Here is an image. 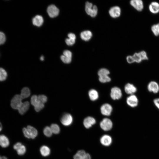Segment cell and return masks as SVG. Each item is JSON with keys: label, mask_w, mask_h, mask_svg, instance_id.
Wrapping results in <instances>:
<instances>
[{"label": "cell", "mask_w": 159, "mask_h": 159, "mask_svg": "<svg viewBox=\"0 0 159 159\" xmlns=\"http://www.w3.org/2000/svg\"><path fill=\"white\" fill-rule=\"evenodd\" d=\"M30 95L29 89L27 87H24L21 90L20 95L22 99L29 97Z\"/></svg>", "instance_id": "28"}, {"label": "cell", "mask_w": 159, "mask_h": 159, "mask_svg": "<svg viewBox=\"0 0 159 159\" xmlns=\"http://www.w3.org/2000/svg\"><path fill=\"white\" fill-rule=\"evenodd\" d=\"M44 104L41 103L34 107L35 110L37 112H38L42 109L44 107Z\"/></svg>", "instance_id": "37"}, {"label": "cell", "mask_w": 159, "mask_h": 159, "mask_svg": "<svg viewBox=\"0 0 159 159\" xmlns=\"http://www.w3.org/2000/svg\"><path fill=\"white\" fill-rule=\"evenodd\" d=\"M109 12L110 15L112 17L115 18L119 17L120 15L121 9L118 6H114L110 9Z\"/></svg>", "instance_id": "18"}, {"label": "cell", "mask_w": 159, "mask_h": 159, "mask_svg": "<svg viewBox=\"0 0 159 159\" xmlns=\"http://www.w3.org/2000/svg\"><path fill=\"white\" fill-rule=\"evenodd\" d=\"M10 144L8 138L4 135H0V146L3 148L8 147Z\"/></svg>", "instance_id": "22"}, {"label": "cell", "mask_w": 159, "mask_h": 159, "mask_svg": "<svg viewBox=\"0 0 159 159\" xmlns=\"http://www.w3.org/2000/svg\"><path fill=\"white\" fill-rule=\"evenodd\" d=\"M60 58L64 63H69L72 61V53L69 50H65L63 52V55L61 56Z\"/></svg>", "instance_id": "13"}, {"label": "cell", "mask_w": 159, "mask_h": 159, "mask_svg": "<svg viewBox=\"0 0 159 159\" xmlns=\"http://www.w3.org/2000/svg\"><path fill=\"white\" fill-rule=\"evenodd\" d=\"M66 44L69 46H72L73 45L75 42V39L71 38H67L65 40Z\"/></svg>", "instance_id": "36"}, {"label": "cell", "mask_w": 159, "mask_h": 159, "mask_svg": "<svg viewBox=\"0 0 159 159\" xmlns=\"http://www.w3.org/2000/svg\"><path fill=\"white\" fill-rule=\"evenodd\" d=\"M0 159H8V158L5 156H0Z\"/></svg>", "instance_id": "40"}, {"label": "cell", "mask_w": 159, "mask_h": 159, "mask_svg": "<svg viewBox=\"0 0 159 159\" xmlns=\"http://www.w3.org/2000/svg\"><path fill=\"white\" fill-rule=\"evenodd\" d=\"M68 37L69 38H71L73 39H75L76 36L73 33H70L68 35Z\"/></svg>", "instance_id": "39"}, {"label": "cell", "mask_w": 159, "mask_h": 159, "mask_svg": "<svg viewBox=\"0 0 159 159\" xmlns=\"http://www.w3.org/2000/svg\"><path fill=\"white\" fill-rule=\"evenodd\" d=\"M85 10L88 15L92 17L95 16L98 11L97 6L95 5H93L91 3L88 1L86 2Z\"/></svg>", "instance_id": "4"}, {"label": "cell", "mask_w": 159, "mask_h": 159, "mask_svg": "<svg viewBox=\"0 0 159 159\" xmlns=\"http://www.w3.org/2000/svg\"><path fill=\"white\" fill-rule=\"evenodd\" d=\"M44 20L42 16L37 15L35 16L32 19L33 24L38 26H41L43 24Z\"/></svg>", "instance_id": "25"}, {"label": "cell", "mask_w": 159, "mask_h": 159, "mask_svg": "<svg viewBox=\"0 0 159 159\" xmlns=\"http://www.w3.org/2000/svg\"><path fill=\"white\" fill-rule=\"evenodd\" d=\"M110 95L111 98L113 100H118L122 96L121 90L117 87H114L111 89Z\"/></svg>", "instance_id": "9"}, {"label": "cell", "mask_w": 159, "mask_h": 159, "mask_svg": "<svg viewBox=\"0 0 159 159\" xmlns=\"http://www.w3.org/2000/svg\"><path fill=\"white\" fill-rule=\"evenodd\" d=\"M112 123L109 119L104 118L100 123L101 128L104 130L107 131L111 130L112 127Z\"/></svg>", "instance_id": "7"}, {"label": "cell", "mask_w": 159, "mask_h": 159, "mask_svg": "<svg viewBox=\"0 0 159 159\" xmlns=\"http://www.w3.org/2000/svg\"><path fill=\"white\" fill-rule=\"evenodd\" d=\"M44 134L47 137H50L52 135V132L50 127H46L43 130Z\"/></svg>", "instance_id": "33"}, {"label": "cell", "mask_w": 159, "mask_h": 159, "mask_svg": "<svg viewBox=\"0 0 159 159\" xmlns=\"http://www.w3.org/2000/svg\"><path fill=\"white\" fill-rule=\"evenodd\" d=\"M22 131L25 137L29 139H34L38 135L37 130L30 125H28L26 127H24Z\"/></svg>", "instance_id": "2"}, {"label": "cell", "mask_w": 159, "mask_h": 159, "mask_svg": "<svg viewBox=\"0 0 159 159\" xmlns=\"http://www.w3.org/2000/svg\"><path fill=\"white\" fill-rule=\"evenodd\" d=\"M89 97L92 101H94L97 100L99 97L98 92L95 90L92 89L89 90L88 92Z\"/></svg>", "instance_id": "26"}, {"label": "cell", "mask_w": 159, "mask_h": 159, "mask_svg": "<svg viewBox=\"0 0 159 159\" xmlns=\"http://www.w3.org/2000/svg\"><path fill=\"white\" fill-rule=\"evenodd\" d=\"M7 76L6 71L4 69L0 68V81H2L6 80Z\"/></svg>", "instance_id": "31"}, {"label": "cell", "mask_w": 159, "mask_h": 159, "mask_svg": "<svg viewBox=\"0 0 159 159\" xmlns=\"http://www.w3.org/2000/svg\"><path fill=\"white\" fill-rule=\"evenodd\" d=\"M100 142L104 146H109L112 143V138L109 135H105L101 138Z\"/></svg>", "instance_id": "20"}, {"label": "cell", "mask_w": 159, "mask_h": 159, "mask_svg": "<svg viewBox=\"0 0 159 159\" xmlns=\"http://www.w3.org/2000/svg\"><path fill=\"white\" fill-rule=\"evenodd\" d=\"M22 100L20 95H15L11 101V106L12 108L15 110H18L23 102Z\"/></svg>", "instance_id": "5"}, {"label": "cell", "mask_w": 159, "mask_h": 159, "mask_svg": "<svg viewBox=\"0 0 159 159\" xmlns=\"http://www.w3.org/2000/svg\"><path fill=\"white\" fill-rule=\"evenodd\" d=\"M80 36L82 39L85 41L90 40L92 36V33L89 30L84 31L81 32Z\"/></svg>", "instance_id": "24"}, {"label": "cell", "mask_w": 159, "mask_h": 159, "mask_svg": "<svg viewBox=\"0 0 159 159\" xmlns=\"http://www.w3.org/2000/svg\"><path fill=\"white\" fill-rule=\"evenodd\" d=\"M148 59L146 53L145 51H142L138 53H135L132 56H128L126 57L128 63L132 64L135 62L140 63L143 60Z\"/></svg>", "instance_id": "1"}, {"label": "cell", "mask_w": 159, "mask_h": 159, "mask_svg": "<svg viewBox=\"0 0 159 159\" xmlns=\"http://www.w3.org/2000/svg\"><path fill=\"white\" fill-rule=\"evenodd\" d=\"M2 129V126L1 123L0 122V132L1 131Z\"/></svg>", "instance_id": "41"}, {"label": "cell", "mask_w": 159, "mask_h": 159, "mask_svg": "<svg viewBox=\"0 0 159 159\" xmlns=\"http://www.w3.org/2000/svg\"><path fill=\"white\" fill-rule=\"evenodd\" d=\"M149 9L152 13L156 14L159 12V4L156 2H153L150 4Z\"/></svg>", "instance_id": "21"}, {"label": "cell", "mask_w": 159, "mask_h": 159, "mask_svg": "<svg viewBox=\"0 0 159 159\" xmlns=\"http://www.w3.org/2000/svg\"><path fill=\"white\" fill-rule=\"evenodd\" d=\"M38 98L39 101L44 104L47 102V96L43 95H38Z\"/></svg>", "instance_id": "34"}, {"label": "cell", "mask_w": 159, "mask_h": 159, "mask_svg": "<svg viewBox=\"0 0 159 159\" xmlns=\"http://www.w3.org/2000/svg\"><path fill=\"white\" fill-rule=\"evenodd\" d=\"M14 149L16 150L17 154L20 155L24 154L26 150L25 146L20 142H17L13 146Z\"/></svg>", "instance_id": "14"}, {"label": "cell", "mask_w": 159, "mask_h": 159, "mask_svg": "<svg viewBox=\"0 0 159 159\" xmlns=\"http://www.w3.org/2000/svg\"><path fill=\"white\" fill-rule=\"evenodd\" d=\"M112 110V106L108 103L103 104L100 107V111L102 114L105 116L110 115L111 113Z\"/></svg>", "instance_id": "11"}, {"label": "cell", "mask_w": 159, "mask_h": 159, "mask_svg": "<svg viewBox=\"0 0 159 159\" xmlns=\"http://www.w3.org/2000/svg\"><path fill=\"white\" fill-rule=\"evenodd\" d=\"M131 5L138 11H141L143 8V4L141 0H132L130 2Z\"/></svg>", "instance_id": "17"}, {"label": "cell", "mask_w": 159, "mask_h": 159, "mask_svg": "<svg viewBox=\"0 0 159 159\" xmlns=\"http://www.w3.org/2000/svg\"><path fill=\"white\" fill-rule=\"evenodd\" d=\"M73 121V117L69 113L64 114L61 119V123L64 126H68L71 125Z\"/></svg>", "instance_id": "10"}, {"label": "cell", "mask_w": 159, "mask_h": 159, "mask_svg": "<svg viewBox=\"0 0 159 159\" xmlns=\"http://www.w3.org/2000/svg\"><path fill=\"white\" fill-rule=\"evenodd\" d=\"M151 29L155 36H157L159 35V23L153 25Z\"/></svg>", "instance_id": "32"}, {"label": "cell", "mask_w": 159, "mask_h": 159, "mask_svg": "<svg viewBox=\"0 0 159 159\" xmlns=\"http://www.w3.org/2000/svg\"><path fill=\"white\" fill-rule=\"evenodd\" d=\"M53 133L57 134L60 132V128L59 126L56 124H52L50 127Z\"/></svg>", "instance_id": "30"}, {"label": "cell", "mask_w": 159, "mask_h": 159, "mask_svg": "<svg viewBox=\"0 0 159 159\" xmlns=\"http://www.w3.org/2000/svg\"><path fill=\"white\" fill-rule=\"evenodd\" d=\"M96 123L95 119L92 117L88 116L86 117L83 121V125L86 128H89Z\"/></svg>", "instance_id": "19"}, {"label": "cell", "mask_w": 159, "mask_h": 159, "mask_svg": "<svg viewBox=\"0 0 159 159\" xmlns=\"http://www.w3.org/2000/svg\"><path fill=\"white\" fill-rule=\"evenodd\" d=\"M31 103L34 107L41 103L38 100V96L36 95H34L32 96L31 98Z\"/></svg>", "instance_id": "29"}, {"label": "cell", "mask_w": 159, "mask_h": 159, "mask_svg": "<svg viewBox=\"0 0 159 159\" xmlns=\"http://www.w3.org/2000/svg\"><path fill=\"white\" fill-rule=\"evenodd\" d=\"M29 102L26 101L22 102L18 110L19 113L21 115L24 114L29 109Z\"/></svg>", "instance_id": "23"}, {"label": "cell", "mask_w": 159, "mask_h": 159, "mask_svg": "<svg viewBox=\"0 0 159 159\" xmlns=\"http://www.w3.org/2000/svg\"><path fill=\"white\" fill-rule=\"evenodd\" d=\"M6 36L4 33L0 31V45L3 44L6 41Z\"/></svg>", "instance_id": "35"}, {"label": "cell", "mask_w": 159, "mask_h": 159, "mask_svg": "<svg viewBox=\"0 0 159 159\" xmlns=\"http://www.w3.org/2000/svg\"><path fill=\"white\" fill-rule=\"evenodd\" d=\"M40 151L42 155L44 157L48 156L50 153V148L46 145H43L41 147Z\"/></svg>", "instance_id": "27"}, {"label": "cell", "mask_w": 159, "mask_h": 159, "mask_svg": "<svg viewBox=\"0 0 159 159\" xmlns=\"http://www.w3.org/2000/svg\"><path fill=\"white\" fill-rule=\"evenodd\" d=\"M110 73L109 70L107 69L102 68L100 69L98 72L99 81L103 83L110 82L111 80L108 76Z\"/></svg>", "instance_id": "3"}, {"label": "cell", "mask_w": 159, "mask_h": 159, "mask_svg": "<svg viewBox=\"0 0 159 159\" xmlns=\"http://www.w3.org/2000/svg\"><path fill=\"white\" fill-rule=\"evenodd\" d=\"M126 102L130 107L134 108L137 107L139 103L138 99L135 94L130 95L126 99Z\"/></svg>", "instance_id": "6"}, {"label": "cell", "mask_w": 159, "mask_h": 159, "mask_svg": "<svg viewBox=\"0 0 159 159\" xmlns=\"http://www.w3.org/2000/svg\"><path fill=\"white\" fill-rule=\"evenodd\" d=\"M153 102L155 106L159 110V97L154 99Z\"/></svg>", "instance_id": "38"}, {"label": "cell", "mask_w": 159, "mask_h": 159, "mask_svg": "<svg viewBox=\"0 0 159 159\" xmlns=\"http://www.w3.org/2000/svg\"><path fill=\"white\" fill-rule=\"evenodd\" d=\"M124 90L126 93L130 95L134 94L137 92V89L133 84L127 83L125 86Z\"/></svg>", "instance_id": "15"}, {"label": "cell", "mask_w": 159, "mask_h": 159, "mask_svg": "<svg viewBox=\"0 0 159 159\" xmlns=\"http://www.w3.org/2000/svg\"><path fill=\"white\" fill-rule=\"evenodd\" d=\"M40 59L41 61H43L44 60V56H41L40 58Z\"/></svg>", "instance_id": "42"}, {"label": "cell", "mask_w": 159, "mask_h": 159, "mask_svg": "<svg viewBox=\"0 0 159 159\" xmlns=\"http://www.w3.org/2000/svg\"><path fill=\"white\" fill-rule=\"evenodd\" d=\"M148 91L150 92L156 94L159 92V85L154 81H150L147 86Z\"/></svg>", "instance_id": "8"}, {"label": "cell", "mask_w": 159, "mask_h": 159, "mask_svg": "<svg viewBox=\"0 0 159 159\" xmlns=\"http://www.w3.org/2000/svg\"><path fill=\"white\" fill-rule=\"evenodd\" d=\"M47 11L49 15L51 18L57 16L59 12L58 9L54 5L49 6L47 8Z\"/></svg>", "instance_id": "12"}, {"label": "cell", "mask_w": 159, "mask_h": 159, "mask_svg": "<svg viewBox=\"0 0 159 159\" xmlns=\"http://www.w3.org/2000/svg\"><path fill=\"white\" fill-rule=\"evenodd\" d=\"M74 159H91L90 155L83 150H79L74 155Z\"/></svg>", "instance_id": "16"}]
</instances>
